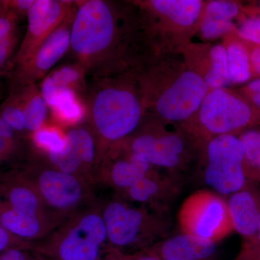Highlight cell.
<instances>
[{"instance_id": "cell-43", "label": "cell", "mask_w": 260, "mask_h": 260, "mask_svg": "<svg viewBox=\"0 0 260 260\" xmlns=\"http://www.w3.org/2000/svg\"><path fill=\"white\" fill-rule=\"evenodd\" d=\"M8 11L6 6H5L4 1H0V15Z\"/></svg>"}, {"instance_id": "cell-14", "label": "cell", "mask_w": 260, "mask_h": 260, "mask_svg": "<svg viewBox=\"0 0 260 260\" xmlns=\"http://www.w3.org/2000/svg\"><path fill=\"white\" fill-rule=\"evenodd\" d=\"M185 183L184 178L153 169L120 194L130 203L172 213V206L182 192Z\"/></svg>"}, {"instance_id": "cell-29", "label": "cell", "mask_w": 260, "mask_h": 260, "mask_svg": "<svg viewBox=\"0 0 260 260\" xmlns=\"http://www.w3.org/2000/svg\"><path fill=\"white\" fill-rule=\"evenodd\" d=\"M235 32L246 42L260 46V14L249 7H244L243 14L237 20Z\"/></svg>"}, {"instance_id": "cell-35", "label": "cell", "mask_w": 260, "mask_h": 260, "mask_svg": "<svg viewBox=\"0 0 260 260\" xmlns=\"http://www.w3.org/2000/svg\"><path fill=\"white\" fill-rule=\"evenodd\" d=\"M15 42V37L0 42V68L9 59L10 54L14 49Z\"/></svg>"}, {"instance_id": "cell-40", "label": "cell", "mask_w": 260, "mask_h": 260, "mask_svg": "<svg viewBox=\"0 0 260 260\" xmlns=\"http://www.w3.org/2000/svg\"><path fill=\"white\" fill-rule=\"evenodd\" d=\"M10 233L0 225V252L5 251L10 242Z\"/></svg>"}, {"instance_id": "cell-17", "label": "cell", "mask_w": 260, "mask_h": 260, "mask_svg": "<svg viewBox=\"0 0 260 260\" xmlns=\"http://www.w3.org/2000/svg\"><path fill=\"white\" fill-rule=\"evenodd\" d=\"M228 210L234 232L244 241H254L260 226V184L248 180L239 191L226 198Z\"/></svg>"}, {"instance_id": "cell-30", "label": "cell", "mask_w": 260, "mask_h": 260, "mask_svg": "<svg viewBox=\"0 0 260 260\" xmlns=\"http://www.w3.org/2000/svg\"><path fill=\"white\" fill-rule=\"evenodd\" d=\"M1 117L16 132L25 131L23 110L15 94L13 93L1 109Z\"/></svg>"}, {"instance_id": "cell-25", "label": "cell", "mask_w": 260, "mask_h": 260, "mask_svg": "<svg viewBox=\"0 0 260 260\" xmlns=\"http://www.w3.org/2000/svg\"><path fill=\"white\" fill-rule=\"evenodd\" d=\"M75 91L70 89L61 90L49 105L53 116L61 124L73 125L85 117L84 102Z\"/></svg>"}, {"instance_id": "cell-10", "label": "cell", "mask_w": 260, "mask_h": 260, "mask_svg": "<svg viewBox=\"0 0 260 260\" xmlns=\"http://www.w3.org/2000/svg\"><path fill=\"white\" fill-rule=\"evenodd\" d=\"M107 242L102 213L86 212L75 219L54 243L59 260H99Z\"/></svg>"}, {"instance_id": "cell-11", "label": "cell", "mask_w": 260, "mask_h": 260, "mask_svg": "<svg viewBox=\"0 0 260 260\" xmlns=\"http://www.w3.org/2000/svg\"><path fill=\"white\" fill-rule=\"evenodd\" d=\"M75 6L62 23L42 43L30 58L15 68L12 77L13 91L44 80L70 49L71 29Z\"/></svg>"}, {"instance_id": "cell-26", "label": "cell", "mask_w": 260, "mask_h": 260, "mask_svg": "<svg viewBox=\"0 0 260 260\" xmlns=\"http://www.w3.org/2000/svg\"><path fill=\"white\" fill-rule=\"evenodd\" d=\"M244 148V169L247 180L260 184V127L239 135Z\"/></svg>"}, {"instance_id": "cell-12", "label": "cell", "mask_w": 260, "mask_h": 260, "mask_svg": "<svg viewBox=\"0 0 260 260\" xmlns=\"http://www.w3.org/2000/svg\"><path fill=\"white\" fill-rule=\"evenodd\" d=\"M76 0H36L28 14V26L13 59L15 67L23 64L70 14Z\"/></svg>"}, {"instance_id": "cell-2", "label": "cell", "mask_w": 260, "mask_h": 260, "mask_svg": "<svg viewBox=\"0 0 260 260\" xmlns=\"http://www.w3.org/2000/svg\"><path fill=\"white\" fill-rule=\"evenodd\" d=\"M137 74L145 116L189 129L209 88L188 68L181 54L154 57Z\"/></svg>"}, {"instance_id": "cell-37", "label": "cell", "mask_w": 260, "mask_h": 260, "mask_svg": "<svg viewBox=\"0 0 260 260\" xmlns=\"http://www.w3.org/2000/svg\"><path fill=\"white\" fill-rule=\"evenodd\" d=\"M127 260H162L150 248V249H144L134 253V254H128Z\"/></svg>"}, {"instance_id": "cell-7", "label": "cell", "mask_w": 260, "mask_h": 260, "mask_svg": "<svg viewBox=\"0 0 260 260\" xmlns=\"http://www.w3.org/2000/svg\"><path fill=\"white\" fill-rule=\"evenodd\" d=\"M260 127V108L230 88L208 91L189 129L206 142L214 137L239 136Z\"/></svg>"}, {"instance_id": "cell-16", "label": "cell", "mask_w": 260, "mask_h": 260, "mask_svg": "<svg viewBox=\"0 0 260 260\" xmlns=\"http://www.w3.org/2000/svg\"><path fill=\"white\" fill-rule=\"evenodd\" d=\"M102 162L106 181L119 193L129 189L155 169L132 153L124 141L108 149Z\"/></svg>"}, {"instance_id": "cell-38", "label": "cell", "mask_w": 260, "mask_h": 260, "mask_svg": "<svg viewBox=\"0 0 260 260\" xmlns=\"http://www.w3.org/2000/svg\"><path fill=\"white\" fill-rule=\"evenodd\" d=\"M0 260H28V257L20 249H9L0 254Z\"/></svg>"}, {"instance_id": "cell-8", "label": "cell", "mask_w": 260, "mask_h": 260, "mask_svg": "<svg viewBox=\"0 0 260 260\" xmlns=\"http://www.w3.org/2000/svg\"><path fill=\"white\" fill-rule=\"evenodd\" d=\"M192 177L224 198L242 189L248 180L239 137L220 135L205 142Z\"/></svg>"}, {"instance_id": "cell-41", "label": "cell", "mask_w": 260, "mask_h": 260, "mask_svg": "<svg viewBox=\"0 0 260 260\" xmlns=\"http://www.w3.org/2000/svg\"><path fill=\"white\" fill-rule=\"evenodd\" d=\"M10 140L9 138L0 136V155L4 154L9 145Z\"/></svg>"}, {"instance_id": "cell-19", "label": "cell", "mask_w": 260, "mask_h": 260, "mask_svg": "<svg viewBox=\"0 0 260 260\" xmlns=\"http://www.w3.org/2000/svg\"><path fill=\"white\" fill-rule=\"evenodd\" d=\"M162 260H219L218 243L179 232L151 248Z\"/></svg>"}, {"instance_id": "cell-28", "label": "cell", "mask_w": 260, "mask_h": 260, "mask_svg": "<svg viewBox=\"0 0 260 260\" xmlns=\"http://www.w3.org/2000/svg\"><path fill=\"white\" fill-rule=\"evenodd\" d=\"M34 145L44 153H59L66 148V135L53 126H45L32 133Z\"/></svg>"}, {"instance_id": "cell-4", "label": "cell", "mask_w": 260, "mask_h": 260, "mask_svg": "<svg viewBox=\"0 0 260 260\" xmlns=\"http://www.w3.org/2000/svg\"><path fill=\"white\" fill-rule=\"evenodd\" d=\"M124 143L152 167L186 179L194 175L205 142L184 126L145 116Z\"/></svg>"}, {"instance_id": "cell-22", "label": "cell", "mask_w": 260, "mask_h": 260, "mask_svg": "<svg viewBox=\"0 0 260 260\" xmlns=\"http://www.w3.org/2000/svg\"><path fill=\"white\" fill-rule=\"evenodd\" d=\"M23 110L25 131L35 133L47 120L49 106L43 98L37 84L14 90Z\"/></svg>"}, {"instance_id": "cell-33", "label": "cell", "mask_w": 260, "mask_h": 260, "mask_svg": "<svg viewBox=\"0 0 260 260\" xmlns=\"http://www.w3.org/2000/svg\"><path fill=\"white\" fill-rule=\"evenodd\" d=\"M4 3L8 11L18 18L25 15L28 16L29 11L35 4L36 0H8L4 1Z\"/></svg>"}, {"instance_id": "cell-31", "label": "cell", "mask_w": 260, "mask_h": 260, "mask_svg": "<svg viewBox=\"0 0 260 260\" xmlns=\"http://www.w3.org/2000/svg\"><path fill=\"white\" fill-rule=\"evenodd\" d=\"M237 90L251 104L260 108V78L251 80Z\"/></svg>"}, {"instance_id": "cell-1", "label": "cell", "mask_w": 260, "mask_h": 260, "mask_svg": "<svg viewBox=\"0 0 260 260\" xmlns=\"http://www.w3.org/2000/svg\"><path fill=\"white\" fill-rule=\"evenodd\" d=\"M70 49L90 80L139 70L154 58L133 0H77Z\"/></svg>"}, {"instance_id": "cell-6", "label": "cell", "mask_w": 260, "mask_h": 260, "mask_svg": "<svg viewBox=\"0 0 260 260\" xmlns=\"http://www.w3.org/2000/svg\"><path fill=\"white\" fill-rule=\"evenodd\" d=\"M154 57L181 54L196 37L204 0H133Z\"/></svg>"}, {"instance_id": "cell-3", "label": "cell", "mask_w": 260, "mask_h": 260, "mask_svg": "<svg viewBox=\"0 0 260 260\" xmlns=\"http://www.w3.org/2000/svg\"><path fill=\"white\" fill-rule=\"evenodd\" d=\"M83 101L88 126L103 157L135 133L146 114L137 70L90 80Z\"/></svg>"}, {"instance_id": "cell-13", "label": "cell", "mask_w": 260, "mask_h": 260, "mask_svg": "<svg viewBox=\"0 0 260 260\" xmlns=\"http://www.w3.org/2000/svg\"><path fill=\"white\" fill-rule=\"evenodd\" d=\"M36 191L44 205L56 212H69L86 199V186L78 175L54 168H39Z\"/></svg>"}, {"instance_id": "cell-23", "label": "cell", "mask_w": 260, "mask_h": 260, "mask_svg": "<svg viewBox=\"0 0 260 260\" xmlns=\"http://www.w3.org/2000/svg\"><path fill=\"white\" fill-rule=\"evenodd\" d=\"M0 225L10 234L23 239H36L46 232L44 216L9 208L0 214Z\"/></svg>"}, {"instance_id": "cell-32", "label": "cell", "mask_w": 260, "mask_h": 260, "mask_svg": "<svg viewBox=\"0 0 260 260\" xmlns=\"http://www.w3.org/2000/svg\"><path fill=\"white\" fill-rule=\"evenodd\" d=\"M17 18L8 10L0 15V42L15 37Z\"/></svg>"}, {"instance_id": "cell-27", "label": "cell", "mask_w": 260, "mask_h": 260, "mask_svg": "<svg viewBox=\"0 0 260 260\" xmlns=\"http://www.w3.org/2000/svg\"><path fill=\"white\" fill-rule=\"evenodd\" d=\"M8 199L13 209L44 216V203L34 189L28 186H15L10 190Z\"/></svg>"}, {"instance_id": "cell-24", "label": "cell", "mask_w": 260, "mask_h": 260, "mask_svg": "<svg viewBox=\"0 0 260 260\" xmlns=\"http://www.w3.org/2000/svg\"><path fill=\"white\" fill-rule=\"evenodd\" d=\"M66 141L75 155L83 164L84 169L91 167L102 155L98 140L88 126H77L66 134Z\"/></svg>"}, {"instance_id": "cell-44", "label": "cell", "mask_w": 260, "mask_h": 260, "mask_svg": "<svg viewBox=\"0 0 260 260\" xmlns=\"http://www.w3.org/2000/svg\"><path fill=\"white\" fill-rule=\"evenodd\" d=\"M253 11L256 12V13L260 14V1L257 2L256 4V6L249 7Z\"/></svg>"}, {"instance_id": "cell-20", "label": "cell", "mask_w": 260, "mask_h": 260, "mask_svg": "<svg viewBox=\"0 0 260 260\" xmlns=\"http://www.w3.org/2000/svg\"><path fill=\"white\" fill-rule=\"evenodd\" d=\"M86 77L85 70L78 63L59 67L43 80L41 93L48 106L61 90L65 89L73 90L83 99L88 87Z\"/></svg>"}, {"instance_id": "cell-45", "label": "cell", "mask_w": 260, "mask_h": 260, "mask_svg": "<svg viewBox=\"0 0 260 260\" xmlns=\"http://www.w3.org/2000/svg\"><path fill=\"white\" fill-rule=\"evenodd\" d=\"M254 241H257V242H260V226L259 229V232H258L257 237H256L255 240Z\"/></svg>"}, {"instance_id": "cell-34", "label": "cell", "mask_w": 260, "mask_h": 260, "mask_svg": "<svg viewBox=\"0 0 260 260\" xmlns=\"http://www.w3.org/2000/svg\"><path fill=\"white\" fill-rule=\"evenodd\" d=\"M253 80L260 78V46L247 42Z\"/></svg>"}, {"instance_id": "cell-39", "label": "cell", "mask_w": 260, "mask_h": 260, "mask_svg": "<svg viewBox=\"0 0 260 260\" xmlns=\"http://www.w3.org/2000/svg\"><path fill=\"white\" fill-rule=\"evenodd\" d=\"M15 131L12 129L11 126L0 116V136L11 139Z\"/></svg>"}, {"instance_id": "cell-36", "label": "cell", "mask_w": 260, "mask_h": 260, "mask_svg": "<svg viewBox=\"0 0 260 260\" xmlns=\"http://www.w3.org/2000/svg\"><path fill=\"white\" fill-rule=\"evenodd\" d=\"M254 260H260V242L257 241H244L242 248Z\"/></svg>"}, {"instance_id": "cell-18", "label": "cell", "mask_w": 260, "mask_h": 260, "mask_svg": "<svg viewBox=\"0 0 260 260\" xmlns=\"http://www.w3.org/2000/svg\"><path fill=\"white\" fill-rule=\"evenodd\" d=\"M243 8L242 3L237 1H205L196 36L203 42H211L235 31V21L243 14Z\"/></svg>"}, {"instance_id": "cell-21", "label": "cell", "mask_w": 260, "mask_h": 260, "mask_svg": "<svg viewBox=\"0 0 260 260\" xmlns=\"http://www.w3.org/2000/svg\"><path fill=\"white\" fill-rule=\"evenodd\" d=\"M226 51L229 79L232 85H244L253 80L247 42L235 31L222 39Z\"/></svg>"}, {"instance_id": "cell-42", "label": "cell", "mask_w": 260, "mask_h": 260, "mask_svg": "<svg viewBox=\"0 0 260 260\" xmlns=\"http://www.w3.org/2000/svg\"><path fill=\"white\" fill-rule=\"evenodd\" d=\"M235 260H254L253 258H251L246 251L243 250L242 249H241L240 251H239V254L236 258Z\"/></svg>"}, {"instance_id": "cell-5", "label": "cell", "mask_w": 260, "mask_h": 260, "mask_svg": "<svg viewBox=\"0 0 260 260\" xmlns=\"http://www.w3.org/2000/svg\"><path fill=\"white\" fill-rule=\"evenodd\" d=\"M172 213L124 199L108 203L102 213L112 249L132 254L150 249L173 234Z\"/></svg>"}, {"instance_id": "cell-15", "label": "cell", "mask_w": 260, "mask_h": 260, "mask_svg": "<svg viewBox=\"0 0 260 260\" xmlns=\"http://www.w3.org/2000/svg\"><path fill=\"white\" fill-rule=\"evenodd\" d=\"M181 54L188 68L205 80L209 90L232 86L222 43L192 42Z\"/></svg>"}, {"instance_id": "cell-9", "label": "cell", "mask_w": 260, "mask_h": 260, "mask_svg": "<svg viewBox=\"0 0 260 260\" xmlns=\"http://www.w3.org/2000/svg\"><path fill=\"white\" fill-rule=\"evenodd\" d=\"M177 223L179 232L218 244L234 232L226 199L205 188L184 200Z\"/></svg>"}]
</instances>
